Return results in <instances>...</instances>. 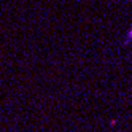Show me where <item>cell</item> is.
Returning <instances> with one entry per match:
<instances>
[{"label":"cell","mask_w":132,"mask_h":132,"mask_svg":"<svg viewBox=\"0 0 132 132\" xmlns=\"http://www.w3.org/2000/svg\"><path fill=\"white\" fill-rule=\"evenodd\" d=\"M127 38L130 40V43H132V26H130V30H129V34H127Z\"/></svg>","instance_id":"cell-1"}]
</instances>
